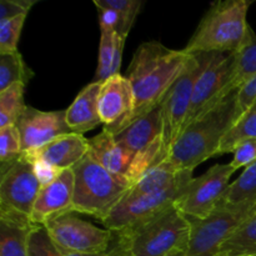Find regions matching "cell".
Listing matches in <instances>:
<instances>
[{"label":"cell","mask_w":256,"mask_h":256,"mask_svg":"<svg viewBox=\"0 0 256 256\" xmlns=\"http://www.w3.org/2000/svg\"><path fill=\"white\" fill-rule=\"evenodd\" d=\"M234 64V55L212 52L209 62L198 76L192 92V104L188 112L184 129L202 115L229 96L228 92ZM182 129V130H184Z\"/></svg>","instance_id":"obj_11"},{"label":"cell","mask_w":256,"mask_h":256,"mask_svg":"<svg viewBox=\"0 0 256 256\" xmlns=\"http://www.w3.org/2000/svg\"><path fill=\"white\" fill-rule=\"evenodd\" d=\"M256 102V75L238 92L236 122Z\"/></svg>","instance_id":"obj_36"},{"label":"cell","mask_w":256,"mask_h":256,"mask_svg":"<svg viewBox=\"0 0 256 256\" xmlns=\"http://www.w3.org/2000/svg\"><path fill=\"white\" fill-rule=\"evenodd\" d=\"M89 154L104 169L128 182L135 154L120 144L112 132L102 129L100 134L89 139Z\"/></svg>","instance_id":"obj_17"},{"label":"cell","mask_w":256,"mask_h":256,"mask_svg":"<svg viewBox=\"0 0 256 256\" xmlns=\"http://www.w3.org/2000/svg\"><path fill=\"white\" fill-rule=\"evenodd\" d=\"M190 55L184 49H169L160 42H142L128 68L135 98L132 122L160 106L166 92L184 70Z\"/></svg>","instance_id":"obj_1"},{"label":"cell","mask_w":256,"mask_h":256,"mask_svg":"<svg viewBox=\"0 0 256 256\" xmlns=\"http://www.w3.org/2000/svg\"><path fill=\"white\" fill-rule=\"evenodd\" d=\"M16 126L22 136V152L39 149L56 138L72 132L65 120V110L42 112L26 106Z\"/></svg>","instance_id":"obj_14"},{"label":"cell","mask_w":256,"mask_h":256,"mask_svg":"<svg viewBox=\"0 0 256 256\" xmlns=\"http://www.w3.org/2000/svg\"><path fill=\"white\" fill-rule=\"evenodd\" d=\"M28 162L32 164L35 176H36L38 182H40L42 188L52 184V182H54V180H56L58 178H59V175L62 172V170L58 169V168L52 166V165L48 164L46 162H42V160L36 159Z\"/></svg>","instance_id":"obj_37"},{"label":"cell","mask_w":256,"mask_h":256,"mask_svg":"<svg viewBox=\"0 0 256 256\" xmlns=\"http://www.w3.org/2000/svg\"><path fill=\"white\" fill-rule=\"evenodd\" d=\"M248 0L216 2L202 16L196 30L184 48L188 54L224 52L234 54L246 39L250 25Z\"/></svg>","instance_id":"obj_4"},{"label":"cell","mask_w":256,"mask_h":256,"mask_svg":"<svg viewBox=\"0 0 256 256\" xmlns=\"http://www.w3.org/2000/svg\"><path fill=\"white\" fill-rule=\"evenodd\" d=\"M142 2L140 0H94L96 8H108L114 9L124 15L130 25H134L138 14L140 12Z\"/></svg>","instance_id":"obj_33"},{"label":"cell","mask_w":256,"mask_h":256,"mask_svg":"<svg viewBox=\"0 0 256 256\" xmlns=\"http://www.w3.org/2000/svg\"><path fill=\"white\" fill-rule=\"evenodd\" d=\"M40 189L42 185L35 176L32 164L20 156L2 172L0 209L20 212L32 219Z\"/></svg>","instance_id":"obj_12"},{"label":"cell","mask_w":256,"mask_h":256,"mask_svg":"<svg viewBox=\"0 0 256 256\" xmlns=\"http://www.w3.org/2000/svg\"><path fill=\"white\" fill-rule=\"evenodd\" d=\"M212 55V52H199V54L190 55L182 72L172 84L160 104L159 109L162 122V138L165 150L169 154L172 145L175 144L184 129L192 104L195 82L205 65L209 62Z\"/></svg>","instance_id":"obj_6"},{"label":"cell","mask_w":256,"mask_h":256,"mask_svg":"<svg viewBox=\"0 0 256 256\" xmlns=\"http://www.w3.org/2000/svg\"><path fill=\"white\" fill-rule=\"evenodd\" d=\"M255 208L219 206L204 219H189L192 230L185 256H216L228 239L252 218Z\"/></svg>","instance_id":"obj_8"},{"label":"cell","mask_w":256,"mask_h":256,"mask_svg":"<svg viewBox=\"0 0 256 256\" xmlns=\"http://www.w3.org/2000/svg\"><path fill=\"white\" fill-rule=\"evenodd\" d=\"M22 154V136L16 125H9L0 129V170L4 172Z\"/></svg>","instance_id":"obj_29"},{"label":"cell","mask_w":256,"mask_h":256,"mask_svg":"<svg viewBox=\"0 0 256 256\" xmlns=\"http://www.w3.org/2000/svg\"><path fill=\"white\" fill-rule=\"evenodd\" d=\"M162 134V122L160 109L156 108L152 112L142 115L132 122L122 132L114 135L115 139L124 145L134 154L142 152L154 142Z\"/></svg>","instance_id":"obj_20"},{"label":"cell","mask_w":256,"mask_h":256,"mask_svg":"<svg viewBox=\"0 0 256 256\" xmlns=\"http://www.w3.org/2000/svg\"><path fill=\"white\" fill-rule=\"evenodd\" d=\"M238 92L185 128L168 159L182 170H192L210 158L218 156L225 135L236 122Z\"/></svg>","instance_id":"obj_2"},{"label":"cell","mask_w":256,"mask_h":256,"mask_svg":"<svg viewBox=\"0 0 256 256\" xmlns=\"http://www.w3.org/2000/svg\"><path fill=\"white\" fill-rule=\"evenodd\" d=\"M32 76L34 72L25 64L19 52L0 55V92L18 82L26 85Z\"/></svg>","instance_id":"obj_26"},{"label":"cell","mask_w":256,"mask_h":256,"mask_svg":"<svg viewBox=\"0 0 256 256\" xmlns=\"http://www.w3.org/2000/svg\"><path fill=\"white\" fill-rule=\"evenodd\" d=\"M220 205L226 208L256 206V162L245 168L242 174L228 186Z\"/></svg>","instance_id":"obj_24"},{"label":"cell","mask_w":256,"mask_h":256,"mask_svg":"<svg viewBox=\"0 0 256 256\" xmlns=\"http://www.w3.org/2000/svg\"><path fill=\"white\" fill-rule=\"evenodd\" d=\"M135 108L132 86L126 76L116 74L102 82L98 110L104 129L118 135L129 124Z\"/></svg>","instance_id":"obj_13"},{"label":"cell","mask_w":256,"mask_h":256,"mask_svg":"<svg viewBox=\"0 0 256 256\" xmlns=\"http://www.w3.org/2000/svg\"><path fill=\"white\" fill-rule=\"evenodd\" d=\"M62 256H124L116 248L110 246V249L105 252H96V254H62Z\"/></svg>","instance_id":"obj_38"},{"label":"cell","mask_w":256,"mask_h":256,"mask_svg":"<svg viewBox=\"0 0 256 256\" xmlns=\"http://www.w3.org/2000/svg\"><path fill=\"white\" fill-rule=\"evenodd\" d=\"M28 256H62L58 250L52 240L50 239L48 230L42 225H35L29 235L28 242Z\"/></svg>","instance_id":"obj_31"},{"label":"cell","mask_w":256,"mask_h":256,"mask_svg":"<svg viewBox=\"0 0 256 256\" xmlns=\"http://www.w3.org/2000/svg\"><path fill=\"white\" fill-rule=\"evenodd\" d=\"M29 216L0 209V256H28V242L32 228Z\"/></svg>","instance_id":"obj_19"},{"label":"cell","mask_w":256,"mask_h":256,"mask_svg":"<svg viewBox=\"0 0 256 256\" xmlns=\"http://www.w3.org/2000/svg\"><path fill=\"white\" fill-rule=\"evenodd\" d=\"M185 170L179 169L169 159L164 160L156 166L148 170L134 185L129 189L124 198H134L139 195L156 192L172 186L180 179Z\"/></svg>","instance_id":"obj_22"},{"label":"cell","mask_w":256,"mask_h":256,"mask_svg":"<svg viewBox=\"0 0 256 256\" xmlns=\"http://www.w3.org/2000/svg\"><path fill=\"white\" fill-rule=\"evenodd\" d=\"M256 255V216L245 222L225 244L216 256H254Z\"/></svg>","instance_id":"obj_25"},{"label":"cell","mask_w":256,"mask_h":256,"mask_svg":"<svg viewBox=\"0 0 256 256\" xmlns=\"http://www.w3.org/2000/svg\"><path fill=\"white\" fill-rule=\"evenodd\" d=\"M74 172V210L89 215L100 222L129 192L130 184L112 174L88 154Z\"/></svg>","instance_id":"obj_5"},{"label":"cell","mask_w":256,"mask_h":256,"mask_svg":"<svg viewBox=\"0 0 256 256\" xmlns=\"http://www.w3.org/2000/svg\"><path fill=\"white\" fill-rule=\"evenodd\" d=\"M102 82H92L78 94L74 102L65 110V120L70 132L82 135L102 124L98 110Z\"/></svg>","instance_id":"obj_18"},{"label":"cell","mask_w":256,"mask_h":256,"mask_svg":"<svg viewBox=\"0 0 256 256\" xmlns=\"http://www.w3.org/2000/svg\"><path fill=\"white\" fill-rule=\"evenodd\" d=\"M192 179V172L185 170L180 179L166 189L134 198H122V202L109 212L102 224L106 228V230L112 232L142 224L174 206Z\"/></svg>","instance_id":"obj_7"},{"label":"cell","mask_w":256,"mask_h":256,"mask_svg":"<svg viewBox=\"0 0 256 256\" xmlns=\"http://www.w3.org/2000/svg\"><path fill=\"white\" fill-rule=\"evenodd\" d=\"M35 0H2L0 2V22L12 19L19 15H28Z\"/></svg>","instance_id":"obj_35"},{"label":"cell","mask_w":256,"mask_h":256,"mask_svg":"<svg viewBox=\"0 0 256 256\" xmlns=\"http://www.w3.org/2000/svg\"><path fill=\"white\" fill-rule=\"evenodd\" d=\"M88 154L89 139H85L80 134L69 132L56 138L39 149L22 152V156L26 162L39 159L58 169L65 170L72 169Z\"/></svg>","instance_id":"obj_16"},{"label":"cell","mask_w":256,"mask_h":256,"mask_svg":"<svg viewBox=\"0 0 256 256\" xmlns=\"http://www.w3.org/2000/svg\"><path fill=\"white\" fill-rule=\"evenodd\" d=\"M98 12H99L100 30L115 32L120 36L126 39L132 26L128 22L124 15H122L116 10L108 9V8H98Z\"/></svg>","instance_id":"obj_32"},{"label":"cell","mask_w":256,"mask_h":256,"mask_svg":"<svg viewBox=\"0 0 256 256\" xmlns=\"http://www.w3.org/2000/svg\"><path fill=\"white\" fill-rule=\"evenodd\" d=\"M172 256H185V254H176V255H172Z\"/></svg>","instance_id":"obj_39"},{"label":"cell","mask_w":256,"mask_h":256,"mask_svg":"<svg viewBox=\"0 0 256 256\" xmlns=\"http://www.w3.org/2000/svg\"><path fill=\"white\" fill-rule=\"evenodd\" d=\"M232 76H230L228 92H239L246 82L256 75V34L249 28L246 39L234 54Z\"/></svg>","instance_id":"obj_23"},{"label":"cell","mask_w":256,"mask_h":256,"mask_svg":"<svg viewBox=\"0 0 256 256\" xmlns=\"http://www.w3.org/2000/svg\"><path fill=\"white\" fill-rule=\"evenodd\" d=\"M50 239L62 254H96L109 250L112 232L75 216L62 215L45 225Z\"/></svg>","instance_id":"obj_10"},{"label":"cell","mask_w":256,"mask_h":256,"mask_svg":"<svg viewBox=\"0 0 256 256\" xmlns=\"http://www.w3.org/2000/svg\"><path fill=\"white\" fill-rule=\"evenodd\" d=\"M125 38L120 36L115 32L102 30L99 44V58L95 72L94 82H104L109 78L120 74L122 52H124Z\"/></svg>","instance_id":"obj_21"},{"label":"cell","mask_w":256,"mask_h":256,"mask_svg":"<svg viewBox=\"0 0 256 256\" xmlns=\"http://www.w3.org/2000/svg\"><path fill=\"white\" fill-rule=\"evenodd\" d=\"M235 172L236 170L230 162L215 164L189 182L175 202L176 209L189 219H204L209 216L222 202L230 185V178Z\"/></svg>","instance_id":"obj_9"},{"label":"cell","mask_w":256,"mask_h":256,"mask_svg":"<svg viewBox=\"0 0 256 256\" xmlns=\"http://www.w3.org/2000/svg\"><path fill=\"white\" fill-rule=\"evenodd\" d=\"M256 139V102L238 120L222 139L219 155L234 152L235 148L244 140Z\"/></svg>","instance_id":"obj_27"},{"label":"cell","mask_w":256,"mask_h":256,"mask_svg":"<svg viewBox=\"0 0 256 256\" xmlns=\"http://www.w3.org/2000/svg\"><path fill=\"white\" fill-rule=\"evenodd\" d=\"M189 218L172 206L130 229L112 232V246L124 256H172L185 254L190 239Z\"/></svg>","instance_id":"obj_3"},{"label":"cell","mask_w":256,"mask_h":256,"mask_svg":"<svg viewBox=\"0 0 256 256\" xmlns=\"http://www.w3.org/2000/svg\"><path fill=\"white\" fill-rule=\"evenodd\" d=\"M69 212H75L74 172L65 169L56 180L40 189L32 212V222L45 226L48 222Z\"/></svg>","instance_id":"obj_15"},{"label":"cell","mask_w":256,"mask_h":256,"mask_svg":"<svg viewBox=\"0 0 256 256\" xmlns=\"http://www.w3.org/2000/svg\"><path fill=\"white\" fill-rule=\"evenodd\" d=\"M256 162V139L244 140L234 150V159L230 162L235 170Z\"/></svg>","instance_id":"obj_34"},{"label":"cell","mask_w":256,"mask_h":256,"mask_svg":"<svg viewBox=\"0 0 256 256\" xmlns=\"http://www.w3.org/2000/svg\"><path fill=\"white\" fill-rule=\"evenodd\" d=\"M28 15L0 22V55L18 52L20 35Z\"/></svg>","instance_id":"obj_30"},{"label":"cell","mask_w":256,"mask_h":256,"mask_svg":"<svg viewBox=\"0 0 256 256\" xmlns=\"http://www.w3.org/2000/svg\"><path fill=\"white\" fill-rule=\"evenodd\" d=\"M24 84L12 85L4 92H0V129L9 125H16L24 112Z\"/></svg>","instance_id":"obj_28"},{"label":"cell","mask_w":256,"mask_h":256,"mask_svg":"<svg viewBox=\"0 0 256 256\" xmlns=\"http://www.w3.org/2000/svg\"><path fill=\"white\" fill-rule=\"evenodd\" d=\"M254 256H256V255H254Z\"/></svg>","instance_id":"obj_40"}]
</instances>
